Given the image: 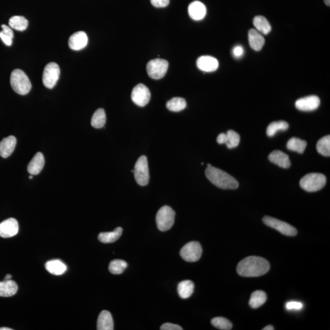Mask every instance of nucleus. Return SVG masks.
<instances>
[{"instance_id":"nucleus-47","label":"nucleus","mask_w":330,"mask_h":330,"mask_svg":"<svg viewBox=\"0 0 330 330\" xmlns=\"http://www.w3.org/2000/svg\"><path fill=\"white\" fill-rule=\"evenodd\" d=\"M0 330H12V329L7 328V327H2V328H0Z\"/></svg>"},{"instance_id":"nucleus-35","label":"nucleus","mask_w":330,"mask_h":330,"mask_svg":"<svg viewBox=\"0 0 330 330\" xmlns=\"http://www.w3.org/2000/svg\"><path fill=\"white\" fill-rule=\"evenodd\" d=\"M211 323L212 326L219 330H229L232 328L231 322L224 317H215L212 320Z\"/></svg>"},{"instance_id":"nucleus-21","label":"nucleus","mask_w":330,"mask_h":330,"mask_svg":"<svg viewBox=\"0 0 330 330\" xmlns=\"http://www.w3.org/2000/svg\"><path fill=\"white\" fill-rule=\"evenodd\" d=\"M97 329L98 330H114V322L111 313L103 311L100 313L97 320Z\"/></svg>"},{"instance_id":"nucleus-15","label":"nucleus","mask_w":330,"mask_h":330,"mask_svg":"<svg viewBox=\"0 0 330 330\" xmlns=\"http://www.w3.org/2000/svg\"><path fill=\"white\" fill-rule=\"evenodd\" d=\"M88 38L84 32H78L71 36L69 39V47L73 50H80L88 44Z\"/></svg>"},{"instance_id":"nucleus-29","label":"nucleus","mask_w":330,"mask_h":330,"mask_svg":"<svg viewBox=\"0 0 330 330\" xmlns=\"http://www.w3.org/2000/svg\"><path fill=\"white\" fill-rule=\"evenodd\" d=\"M106 123V114L103 109H99L94 112L91 119V125L96 129L104 127Z\"/></svg>"},{"instance_id":"nucleus-43","label":"nucleus","mask_w":330,"mask_h":330,"mask_svg":"<svg viewBox=\"0 0 330 330\" xmlns=\"http://www.w3.org/2000/svg\"><path fill=\"white\" fill-rule=\"evenodd\" d=\"M217 143H218L220 145L226 144L227 141L226 134H224V133L220 134L219 135L218 137H217Z\"/></svg>"},{"instance_id":"nucleus-36","label":"nucleus","mask_w":330,"mask_h":330,"mask_svg":"<svg viewBox=\"0 0 330 330\" xmlns=\"http://www.w3.org/2000/svg\"><path fill=\"white\" fill-rule=\"evenodd\" d=\"M227 141L226 145L229 149H233L239 146L240 143V135L234 130H230L226 133Z\"/></svg>"},{"instance_id":"nucleus-38","label":"nucleus","mask_w":330,"mask_h":330,"mask_svg":"<svg viewBox=\"0 0 330 330\" xmlns=\"http://www.w3.org/2000/svg\"><path fill=\"white\" fill-rule=\"evenodd\" d=\"M232 54L235 58H240L244 54V49L241 45L235 46L232 49Z\"/></svg>"},{"instance_id":"nucleus-27","label":"nucleus","mask_w":330,"mask_h":330,"mask_svg":"<svg viewBox=\"0 0 330 330\" xmlns=\"http://www.w3.org/2000/svg\"><path fill=\"white\" fill-rule=\"evenodd\" d=\"M267 300V295L262 291L254 292L251 295L249 304L252 308L257 309L263 305Z\"/></svg>"},{"instance_id":"nucleus-31","label":"nucleus","mask_w":330,"mask_h":330,"mask_svg":"<svg viewBox=\"0 0 330 330\" xmlns=\"http://www.w3.org/2000/svg\"><path fill=\"white\" fill-rule=\"evenodd\" d=\"M9 25L12 29L23 32L27 29L28 21L24 17L14 16L9 19Z\"/></svg>"},{"instance_id":"nucleus-23","label":"nucleus","mask_w":330,"mask_h":330,"mask_svg":"<svg viewBox=\"0 0 330 330\" xmlns=\"http://www.w3.org/2000/svg\"><path fill=\"white\" fill-rule=\"evenodd\" d=\"M46 270L51 274L61 275L67 271V266L59 259L51 260L45 263Z\"/></svg>"},{"instance_id":"nucleus-12","label":"nucleus","mask_w":330,"mask_h":330,"mask_svg":"<svg viewBox=\"0 0 330 330\" xmlns=\"http://www.w3.org/2000/svg\"><path fill=\"white\" fill-rule=\"evenodd\" d=\"M321 101L316 96H309L299 99L295 102V107L302 111H312L319 108Z\"/></svg>"},{"instance_id":"nucleus-34","label":"nucleus","mask_w":330,"mask_h":330,"mask_svg":"<svg viewBox=\"0 0 330 330\" xmlns=\"http://www.w3.org/2000/svg\"><path fill=\"white\" fill-rule=\"evenodd\" d=\"M127 267V263L123 260L114 259L110 263L109 271L114 275H119L124 272Z\"/></svg>"},{"instance_id":"nucleus-9","label":"nucleus","mask_w":330,"mask_h":330,"mask_svg":"<svg viewBox=\"0 0 330 330\" xmlns=\"http://www.w3.org/2000/svg\"><path fill=\"white\" fill-rule=\"evenodd\" d=\"M203 250L199 242H191L182 248L180 255L186 262H194L200 259Z\"/></svg>"},{"instance_id":"nucleus-19","label":"nucleus","mask_w":330,"mask_h":330,"mask_svg":"<svg viewBox=\"0 0 330 330\" xmlns=\"http://www.w3.org/2000/svg\"><path fill=\"white\" fill-rule=\"evenodd\" d=\"M45 165V158L41 152H37L28 165L27 170L31 175H37Z\"/></svg>"},{"instance_id":"nucleus-11","label":"nucleus","mask_w":330,"mask_h":330,"mask_svg":"<svg viewBox=\"0 0 330 330\" xmlns=\"http://www.w3.org/2000/svg\"><path fill=\"white\" fill-rule=\"evenodd\" d=\"M150 92L147 86L138 84L133 89L131 98L137 106L143 107L149 103L150 99Z\"/></svg>"},{"instance_id":"nucleus-7","label":"nucleus","mask_w":330,"mask_h":330,"mask_svg":"<svg viewBox=\"0 0 330 330\" xmlns=\"http://www.w3.org/2000/svg\"><path fill=\"white\" fill-rule=\"evenodd\" d=\"M169 63L163 59L150 60L147 65V72L149 77L158 80L163 77L167 73Z\"/></svg>"},{"instance_id":"nucleus-20","label":"nucleus","mask_w":330,"mask_h":330,"mask_svg":"<svg viewBox=\"0 0 330 330\" xmlns=\"http://www.w3.org/2000/svg\"><path fill=\"white\" fill-rule=\"evenodd\" d=\"M248 41L250 47L255 51H260L265 44V39L261 33L252 29L248 32Z\"/></svg>"},{"instance_id":"nucleus-16","label":"nucleus","mask_w":330,"mask_h":330,"mask_svg":"<svg viewBox=\"0 0 330 330\" xmlns=\"http://www.w3.org/2000/svg\"><path fill=\"white\" fill-rule=\"evenodd\" d=\"M207 9L203 2L195 1L191 2L188 6V14L194 20H201L205 17Z\"/></svg>"},{"instance_id":"nucleus-8","label":"nucleus","mask_w":330,"mask_h":330,"mask_svg":"<svg viewBox=\"0 0 330 330\" xmlns=\"http://www.w3.org/2000/svg\"><path fill=\"white\" fill-rule=\"evenodd\" d=\"M263 222L267 226L272 227L280 232V233L287 235V236H295L297 234V230L295 227L280 220L265 216L263 218Z\"/></svg>"},{"instance_id":"nucleus-18","label":"nucleus","mask_w":330,"mask_h":330,"mask_svg":"<svg viewBox=\"0 0 330 330\" xmlns=\"http://www.w3.org/2000/svg\"><path fill=\"white\" fill-rule=\"evenodd\" d=\"M268 159L271 162L283 168H289L291 165L289 156L281 150H276L271 152L268 155Z\"/></svg>"},{"instance_id":"nucleus-17","label":"nucleus","mask_w":330,"mask_h":330,"mask_svg":"<svg viewBox=\"0 0 330 330\" xmlns=\"http://www.w3.org/2000/svg\"><path fill=\"white\" fill-rule=\"evenodd\" d=\"M17 140L14 136L4 138L0 142V156L2 158H7L11 155L15 148Z\"/></svg>"},{"instance_id":"nucleus-32","label":"nucleus","mask_w":330,"mask_h":330,"mask_svg":"<svg viewBox=\"0 0 330 330\" xmlns=\"http://www.w3.org/2000/svg\"><path fill=\"white\" fill-rule=\"evenodd\" d=\"M289 124L284 121L273 122L268 125L267 129V135L268 137H273L276 132L282 130L285 131L289 129Z\"/></svg>"},{"instance_id":"nucleus-10","label":"nucleus","mask_w":330,"mask_h":330,"mask_svg":"<svg viewBox=\"0 0 330 330\" xmlns=\"http://www.w3.org/2000/svg\"><path fill=\"white\" fill-rule=\"evenodd\" d=\"M60 75V69L58 64L48 63L43 70L42 75L43 83L46 88L52 89L57 83Z\"/></svg>"},{"instance_id":"nucleus-25","label":"nucleus","mask_w":330,"mask_h":330,"mask_svg":"<svg viewBox=\"0 0 330 330\" xmlns=\"http://www.w3.org/2000/svg\"><path fill=\"white\" fill-rule=\"evenodd\" d=\"M253 25L257 32L261 33L262 35H267L270 33L272 30V27L269 22L265 17L259 15L254 18L253 20Z\"/></svg>"},{"instance_id":"nucleus-42","label":"nucleus","mask_w":330,"mask_h":330,"mask_svg":"<svg viewBox=\"0 0 330 330\" xmlns=\"http://www.w3.org/2000/svg\"><path fill=\"white\" fill-rule=\"evenodd\" d=\"M0 38H1L2 42L4 43V44H6L7 46H11L12 45V38L9 37L8 36L4 35L2 32H0Z\"/></svg>"},{"instance_id":"nucleus-33","label":"nucleus","mask_w":330,"mask_h":330,"mask_svg":"<svg viewBox=\"0 0 330 330\" xmlns=\"http://www.w3.org/2000/svg\"><path fill=\"white\" fill-rule=\"evenodd\" d=\"M317 150L320 154L326 157L330 155V135L322 138L317 143Z\"/></svg>"},{"instance_id":"nucleus-37","label":"nucleus","mask_w":330,"mask_h":330,"mask_svg":"<svg viewBox=\"0 0 330 330\" xmlns=\"http://www.w3.org/2000/svg\"><path fill=\"white\" fill-rule=\"evenodd\" d=\"M303 304L298 301H290L286 305V309L288 310H300L303 308Z\"/></svg>"},{"instance_id":"nucleus-41","label":"nucleus","mask_w":330,"mask_h":330,"mask_svg":"<svg viewBox=\"0 0 330 330\" xmlns=\"http://www.w3.org/2000/svg\"><path fill=\"white\" fill-rule=\"evenodd\" d=\"M2 33H4V35L8 36L9 37L12 38L14 37V33L13 31L12 30L11 28L8 26H7L6 25H2Z\"/></svg>"},{"instance_id":"nucleus-1","label":"nucleus","mask_w":330,"mask_h":330,"mask_svg":"<svg viewBox=\"0 0 330 330\" xmlns=\"http://www.w3.org/2000/svg\"><path fill=\"white\" fill-rule=\"evenodd\" d=\"M270 267L269 262L264 258L249 257L239 263L237 271L238 274L244 277H258L266 274Z\"/></svg>"},{"instance_id":"nucleus-39","label":"nucleus","mask_w":330,"mask_h":330,"mask_svg":"<svg viewBox=\"0 0 330 330\" xmlns=\"http://www.w3.org/2000/svg\"><path fill=\"white\" fill-rule=\"evenodd\" d=\"M150 2L155 7H165L170 3V0H150Z\"/></svg>"},{"instance_id":"nucleus-45","label":"nucleus","mask_w":330,"mask_h":330,"mask_svg":"<svg viewBox=\"0 0 330 330\" xmlns=\"http://www.w3.org/2000/svg\"><path fill=\"white\" fill-rule=\"evenodd\" d=\"M11 278H12V275L10 274H7L6 276H5L4 280H11Z\"/></svg>"},{"instance_id":"nucleus-30","label":"nucleus","mask_w":330,"mask_h":330,"mask_svg":"<svg viewBox=\"0 0 330 330\" xmlns=\"http://www.w3.org/2000/svg\"><path fill=\"white\" fill-rule=\"evenodd\" d=\"M186 107L185 99L182 97H174L166 103V107L171 111L179 112L183 111Z\"/></svg>"},{"instance_id":"nucleus-6","label":"nucleus","mask_w":330,"mask_h":330,"mask_svg":"<svg viewBox=\"0 0 330 330\" xmlns=\"http://www.w3.org/2000/svg\"><path fill=\"white\" fill-rule=\"evenodd\" d=\"M135 180L138 185H147L149 181V171L147 157L142 156L137 160L134 170Z\"/></svg>"},{"instance_id":"nucleus-3","label":"nucleus","mask_w":330,"mask_h":330,"mask_svg":"<svg viewBox=\"0 0 330 330\" xmlns=\"http://www.w3.org/2000/svg\"><path fill=\"white\" fill-rule=\"evenodd\" d=\"M11 85L15 93L20 95H26L32 89V83L24 71L15 69L11 75Z\"/></svg>"},{"instance_id":"nucleus-26","label":"nucleus","mask_w":330,"mask_h":330,"mask_svg":"<svg viewBox=\"0 0 330 330\" xmlns=\"http://www.w3.org/2000/svg\"><path fill=\"white\" fill-rule=\"evenodd\" d=\"M194 289V283L190 280L182 281L179 284L178 291L182 298L186 299L192 295Z\"/></svg>"},{"instance_id":"nucleus-44","label":"nucleus","mask_w":330,"mask_h":330,"mask_svg":"<svg viewBox=\"0 0 330 330\" xmlns=\"http://www.w3.org/2000/svg\"><path fill=\"white\" fill-rule=\"evenodd\" d=\"M263 330H275L274 327H273L272 326H268L267 327H264L262 329Z\"/></svg>"},{"instance_id":"nucleus-48","label":"nucleus","mask_w":330,"mask_h":330,"mask_svg":"<svg viewBox=\"0 0 330 330\" xmlns=\"http://www.w3.org/2000/svg\"><path fill=\"white\" fill-rule=\"evenodd\" d=\"M33 178V177L32 175H31V176H29V179H32Z\"/></svg>"},{"instance_id":"nucleus-40","label":"nucleus","mask_w":330,"mask_h":330,"mask_svg":"<svg viewBox=\"0 0 330 330\" xmlns=\"http://www.w3.org/2000/svg\"><path fill=\"white\" fill-rule=\"evenodd\" d=\"M160 330H182L183 328L178 326V325L173 324L171 323H166L162 325L160 327Z\"/></svg>"},{"instance_id":"nucleus-4","label":"nucleus","mask_w":330,"mask_h":330,"mask_svg":"<svg viewBox=\"0 0 330 330\" xmlns=\"http://www.w3.org/2000/svg\"><path fill=\"white\" fill-rule=\"evenodd\" d=\"M327 183V178L323 174H308L301 178L300 185L303 190L308 192H315L324 187Z\"/></svg>"},{"instance_id":"nucleus-2","label":"nucleus","mask_w":330,"mask_h":330,"mask_svg":"<svg viewBox=\"0 0 330 330\" xmlns=\"http://www.w3.org/2000/svg\"><path fill=\"white\" fill-rule=\"evenodd\" d=\"M205 173L207 178L217 187L231 190L239 187L236 179L220 169L211 166L207 168Z\"/></svg>"},{"instance_id":"nucleus-24","label":"nucleus","mask_w":330,"mask_h":330,"mask_svg":"<svg viewBox=\"0 0 330 330\" xmlns=\"http://www.w3.org/2000/svg\"><path fill=\"white\" fill-rule=\"evenodd\" d=\"M122 234V227H119L115 229L112 232H102L99 234L98 239L103 244H111L118 240Z\"/></svg>"},{"instance_id":"nucleus-22","label":"nucleus","mask_w":330,"mask_h":330,"mask_svg":"<svg viewBox=\"0 0 330 330\" xmlns=\"http://www.w3.org/2000/svg\"><path fill=\"white\" fill-rule=\"evenodd\" d=\"M18 286L15 281L11 280H4L0 282V296L10 297L17 293Z\"/></svg>"},{"instance_id":"nucleus-13","label":"nucleus","mask_w":330,"mask_h":330,"mask_svg":"<svg viewBox=\"0 0 330 330\" xmlns=\"http://www.w3.org/2000/svg\"><path fill=\"white\" fill-rule=\"evenodd\" d=\"M19 229V223L16 220L7 219L0 223V237L5 239L14 237L18 234Z\"/></svg>"},{"instance_id":"nucleus-46","label":"nucleus","mask_w":330,"mask_h":330,"mask_svg":"<svg viewBox=\"0 0 330 330\" xmlns=\"http://www.w3.org/2000/svg\"><path fill=\"white\" fill-rule=\"evenodd\" d=\"M325 3L327 5V6H330V0H324Z\"/></svg>"},{"instance_id":"nucleus-5","label":"nucleus","mask_w":330,"mask_h":330,"mask_svg":"<svg viewBox=\"0 0 330 330\" xmlns=\"http://www.w3.org/2000/svg\"><path fill=\"white\" fill-rule=\"evenodd\" d=\"M175 212L170 206H165L159 209L156 216V222L161 231L170 230L175 223Z\"/></svg>"},{"instance_id":"nucleus-14","label":"nucleus","mask_w":330,"mask_h":330,"mask_svg":"<svg viewBox=\"0 0 330 330\" xmlns=\"http://www.w3.org/2000/svg\"><path fill=\"white\" fill-rule=\"evenodd\" d=\"M197 67L206 73H212L217 70L219 63L216 58L211 56H202L196 61Z\"/></svg>"},{"instance_id":"nucleus-28","label":"nucleus","mask_w":330,"mask_h":330,"mask_svg":"<svg viewBox=\"0 0 330 330\" xmlns=\"http://www.w3.org/2000/svg\"><path fill=\"white\" fill-rule=\"evenodd\" d=\"M307 146L306 141L300 140V138H292L288 141L287 147L292 151H295L299 153H303Z\"/></svg>"}]
</instances>
